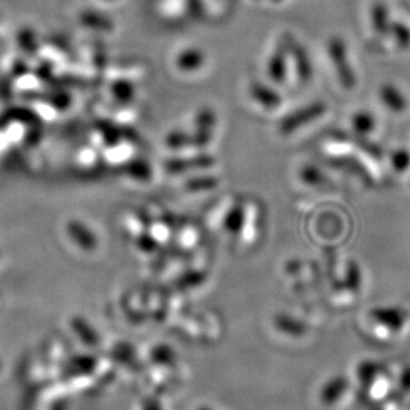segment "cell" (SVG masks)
<instances>
[{
    "label": "cell",
    "mask_w": 410,
    "mask_h": 410,
    "mask_svg": "<svg viewBox=\"0 0 410 410\" xmlns=\"http://www.w3.org/2000/svg\"><path fill=\"white\" fill-rule=\"evenodd\" d=\"M329 57L342 88H355L357 84L356 72L353 71L349 63L346 50L342 46V43L335 40L329 44Z\"/></svg>",
    "instance_id": "cell-1"
},
{
    "label": "cell",
    "mask_w": 410,
    "mask_h": 410,
    "mask_svg": "<svg viewBox=\"0 0 410 410\" xmlns=\"http://www.w3.org/2000/svg\"><path fill=\"white\" fill-rule=\"evenodd\" d=\"M325 111H326V107L322 103L309 104V106L301 108L286 118V120L280 124V131L284 135L295 133L296 131H299V128H301L304 125H308L309 123L315 122L317 118L322 116L325 113Z\"/></svg>",
    "instance_id": "cell-2"
},
{
    "label": "cell",
    "mask_w": 410,
    "mask_h": 410,
    "mask_svg": "<svg viewBox=\"0 0 410 410\" xmlns=\"http://www.w3.org/2000/svg\"><path fill=\"white\" fill-rule=\"evenodd\" d=\"M380 100L393 113H402L408 108V100L402 91L392 83H385L380 88Z\"/></svg>",
    "instance_id": "cell-3"
},
{
    "label": "cell",
    "mask_w": 410,
    "mask_h": 410,
    "mask_svg": "<svg viewBox=\"0 0 410 410\" xmlns=\"http://www.w3.org/2000/svg\"><path fill=\"white\" fill-rule=\"evenodd\" d=\"M250 95L257 104L265 107V109H273L281 103V99L272 89L268 88L267 86L261 83L252 84Z\"/></svg>",
    "instance_id": "cell-4"
},
{
    "label": "cell",
    "mask_w": 410,
    "mask_h": 410,
    "mask_svg": "<svg viewBox=\"0 0 410 410\" xmlns=\"http://www.w3.org/2000/svg\"><path fill=\"white\" fill-rule=\"evenodd\" d=\"M203 63H204V56L200 54L197 50H187L184 53H181L176 60V67L181 72H196L203 68Z\"/></svg>",
    "instance_id": "cell-5"
},
{
    "label": "cell",
    "mask_w": 410,
    "mask_h": 410,
    "mask_svg": "<svg viewBox=\"0 0 410 410\" xmlns=\"http://www.w3.org/2000/svg\"><path fill=\"white\" fill-rule=\"evenodd\" d=\"M375 118L369 111H358L352 116V127L360 135H369L375 131Z\"/></svg>",
    "instance_id": "cell-6"
},
{
    "label": "cell",
    "mask_w": 410,
    "mask_h": 410,
    "mask_svg": "<svg viewBox=\"0 0 410 410\" xmlns=\"http://www.w3.org/2000/svg\"><path fill=\"white\" fill-rule=\"evenodd\" d=\"M393 168L398 172H404L410 167V152L407 149H395L391 156Z\"/></svg>",
    "instance_id": "cell-7"
},
{
    "label": "cell",
    "mask_w": 410,
    "mask_h": 410,
    "mask_svg": "<svg viewBox=\"0 0 410 410\" xmlns=\"http://www.w3.org/2000/svg\"><path fill=\"white\" fill-rule=\"evenodd\" d=\"M241 221H243V211L241 208L236 207L225 220V228L230 232H237L241 228Z\"/></svg>",
    "instance_id": "cell-8"
},
{
    "label": "cell",
    "mask_w": 410,
    "mask_h": 410,
    "mask_svg": "<svg viewBox=\"0 0 410 410\" xmlns=\"http://www.w3.org/2000/svg\"><path fill=\"white\" fill-rule=\"evenodd\" d=\"M303 178L308 184H320V181L324 180V176L317 168L308 167L303 171Z\"/></svg>",
    "instance_id": "cell-9"
}]
</instances>
